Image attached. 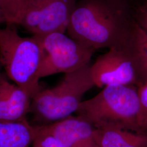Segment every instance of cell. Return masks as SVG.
<instances>
[{"label":"cell","instance_id":"6da1fadb","mask_svg":"<svg viewBox=\"0 0 147 147\" xmlns=\"http://www.w3.org/2000/svg\"><path fill=\"white\" fill-rule=\"evenodd\" d=\"M136 1L78 0L67 29L69 36L95 51L126 44Z\"/></svg>","mask_w":147,"mask_h":147},{"label":"cell","instance_id":"7a4b0ae2","mask_svg":"<svg viewBox=\"0 0 147 147\" xmlns=\"http://www.w3.org/2000/svg\"><path fill=\"white\" fill-rule=\"evenodd\" d=\"M76 113L95 128L147 131L141 123L137 87L134 85L105 86L93 98L82 101Z\"/></svg>","mask_w":147,"mask_h":147},{"label":"cell","instance_id":"3957f363","mask_svg":"<svg viewBox=\"0 0 147 147\" xmlns=\"http://www.w3.org/2000/svg\"><path fill=\"white\" fill-rule=\"evenodd\" d=\"M14 25L0 28V61L9 78L32 99L42 90L39 71L44 53L37 37H21Z\"/></svg>","mask_w":147,"mask_h":147},{"label":"cell","instance_id":"277c9868","mask_svg":"<svg viewBox=\"0 0 147 147\" xmlns=\"http://www.w3.org/2000/svg\"><path fill=\"white\" fill-rule=\"evenodd\" d=\"M94 86L89 64L64 74L58 84L33 98L30 112L44 125L65 119L76 112L84 95Z\"/></svg>","mask_w":147,"mask_h":147},{"label":"cell","instance_id":"5b68a950","mask_svg":"<svg viewBox=\"0 0 147 147\" xmlns=\"http://www.w3.org/2000/svg\"><path fill=\"white\" fill-rule=\"evenodd\" d=\"M36 37L44 53L39 71L40 79L56 74L70 73L89 64L95 51L65 33L53 32Z\"/></svg>","mask_w":147,"mask_h":147},{"label":"cell","instance_id":"8992f818","mask_svg":"<svg viewBox=\"0 0 147 147\" xmlns=\"http://www.w3.org/2000/svg\"><path fill=\"white\" fill-rule=\"evenodd\" d=\"M130 38L126 44L109 49L90 65L95 86L104 88L110 85H134L137 87L140 84V69Z\"/></svg>","mask_w":147,"mask_h":147},{"label":"cell","instance_id":"52a82bcc","mask_svg":"<svg viewBox=\"0 0 147 147\" xmlns=\"http://www.w3.org/2000/svg\"><path fill=\"white\" fill-rule=\"evenodd\" d=\"M78 0H28L18 25L32 36L65 33Z\"/></svg>","mask_w":147,"mask_h":147},{"label":"cell","instance_id":"ba28073f","mask_svg":"<svg viewBox=\"0 0 147 147\" xmlns=\"http://www.w3.org/2000/svg\"><path fill=\"white\" fill-rule=\"evenodd\" d=\"M42 126L56 137L64 147H100L94 127L79 116H70Z\"/></svg>","mask_w":147,"mask_h":147},{"label":"cell","instance_id":"9c48e42d","mask_svg":"<svg viewBox=\"0 0 147 147\" xmlns=\"http://www.w3.org/2000/svg\"><path fill=\"white\" fill-rule=\"evenodd\" d=\"M32 99L26 92L5 79L0 82V121H16L26 119Z\"/></svg>","mask_w":147,"mask_h":147},{"label":"cell","instance_id":"30bf717a","mask_svg":"<svg viewBox=\"0 0 147 147\" xmlns=\"http://www.w3.org/2000/svg\"><path fill=\"white\" fill-rule=\"evenodd\" d=\"M95 135L100 147H147V131H134L116 127H95Z\"/></svg>","mask_w":147,"mask_h":147},{"label":"cell","instance_id":"8fae6325","mask_svg":"<svg viewBox=\"0 0 147 147\" xmlns=\"http://www.w3.org/2000/svg\"><path fill=\"white\" fill-rule=\"evenodd\" d=\"M37 126L26 119L16 121H0V147H29L37 135Z\"/></svg>","mask_w":147,"mask_h":147},{"label":"cell","instance_id":"7c38bea8","mask_svg":"<svg viewBox=\"0 0 147 147\" xmlns=\"http://www.w3.org/2000/svg\"><path fill=\"white\" fill-rule=\"evenodd\" d=\"M135 21L130 41L140 69V84L147 81V33Z\"/></svg>","mask_w":147,"mask_h":147},{"label":"cell","instance_id":"4fadbf2b","mask_svg":"<svg viewBox=\"0 0 147 147\" xmlns=\"http://www.w3.org/2000/svg\"><path fill=\"white\" fill-rule=\"evenodd\" d=\"M28 0H0L7 24L18 25Z\"/></svg>","mask_w":147,"mask_h":147},{"label":"cell","instance_id":"5bb4252c","mask_svg":"<svg viewBox=\"0 0 147 147\" xmlns=\"http://www.w3.org/2000/svg\"><path fill=\"white\" fill-rule=\"evenodd\" d=\"M37 126V135L32 143V147H64L56 137L42 125Z\"/></svg>","mask_w":147,"mask_h":147},{"label":"cell","instance_id":"9a60e30c","mask_svg":"<svg viewBox=\"0 0 147 147\" xmlns=\"http://www.w3.org/2000/svg\"><path fill=\"white\" fill-rule=\"evenodd\" d=\"M133 16L138 25L147 33V0L135 3Z\"/></svg>","mask_w":147,"mask_h":147},{"label":"cell","instance_id":"2e32d148","mask_svg":"<svg viewBox=\"0 0 147 147\" xmlns=\"http://www.w3.org/2000/svg\"><path fill=\"white\" fill-rule=\"evenodd\" d=\"M137 93L140 104L141 121L144 129H146L147 123V81L138 85Z\"/></svg>","mask_w":147,"mask_h":147},{"label":"cell","instance_id":"e0dca14e","mask_svg":"<svg viewBox=\"0 0 147 147\" xmlns=\"http://www.w3.org/2000/svg\"><path fill=\"white\" fill-rule=\"evenodd\" d=\"M1 23H7V20L5 13L0 5V24Z\"/></svg>","mask_w":147,"mask_h":147},{"label":"cell","instance_id":"ac0fdd59","mask_svg":"<svg viewBox=\"0 0 147 147\" xmlns=\"http://www.w3.org/2000/svg\"><path fill=\"white\" fill-rule=\"evenodd\" d=\"M5 79V78L4 77V76L2 75V74L0 72V82H2Z\"/></svg>","mask_w":147,"mask_h":147},{"label":"cell","instance_id":"d6986e66","mask_svg":"<svg viewBox=\"0 0 147 147\" xmlns=\"http://www.w3.org/2000/svg\"><path fill=\"white\" fill-rule=\"evenodd\" d=\"M146 129H147V124H146Z\"/></svg>","mask_w":147,"mask_h":147}]
</instances>
